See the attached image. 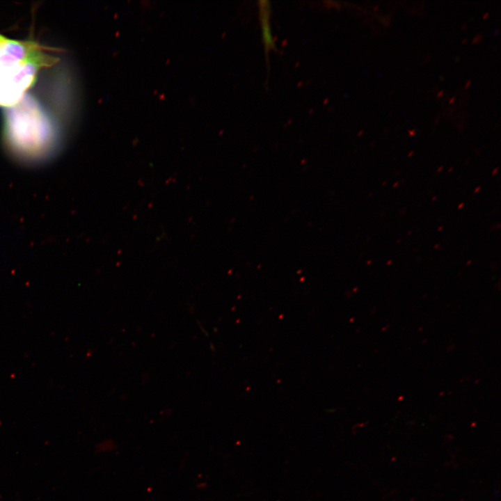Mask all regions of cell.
I'll use <instances>...</instances> for the list:
<instances>
[{
  "label": "cell",
  "mask_w": 501,
  "mask_h": 501,
  "mask_svg": "<svg viewBox=\"0 0 501 501\" xmlns=\"http://www.w3.org/2000/svg\"><path fill=\"white\" fill-rule=\"evenodd\" d=\"M2 136L10 154L26 164L46 161L59 144L58 129L49 113L27 93L3 109Z\"/></svg>",
  "instance_id": "1"
},
{
  "label": "cell",
  "mask_w": 501,
  "mask_h": 501,
  "mask_svg": "<svg viewBox=\"0 0 501 501\" xmlns=\"http://www.w3.org/2000/svg\"><path fill=\"white\" fill-rule=\"evenodd\" d=\"M56 56L45 52L10 70L0 72V107L7 108L20 101L35 82L38 72L54 65Z\"/></svg>",
  "instance_id": "2"
},
{
  "label": "cell",
  "mask_w": 501,
  "mask_h": 501,
  "mask_svg": "<svg viewBox=\"0 0 501 501\" xmlns=\"http://www.w3.org/2000/svg\"><path fill=\"white\" fill-rule=\"evenodd\" d=\"M51 48L31 40H19L6 37L0 40V72L10 70L34 59Z\"/></svg>",
  "instance_id": "3"
},
{
  "label": "cell",
  "mask_w": 501,
  "mask_h": 501,
  "mask_svg": "<svg viewBox=\"0 0 501 501\" xmlns=\"http://www.w3.org/2000/svg\"><path fill=\"white\" fill-rule=\"evenodd\" d=\"M260 3L263 42L266 51H269L274 46L269 23L270 6L266 1H261Z\"/></svg>",
  "instance_id": "4"
},
{
  "label": "cell",
  "mask_w": 501,
  "mask_h": 501,
  "mask_svg": "<svg viewBox=\"0 0 501 501\" xmlns=\"http://www.w3.org/2000/svg\"><path fill=\"white\" fill-rule=\"evenodd\" d=\"M482 40V35L477 34L472 40V43L475 44L480 42Z\"/></svg>",
  "instance_id": "5"
},
{
  "label": "cell",
  "mask_w": 501,
  "mask_h": 501,
  "mask_svg": "<svg viewBox=\"0 0 501 501\" xmlns=\"http://www.w3.org/2000/svg\"><path fill=\"white\" fill-rule=\"evenodd\" d=\"M470 84H471V80L470 79L466 82V86H465V89H468L470 87Z\"/></svg>",
  "instance_id": "6"
},
{
  "label": "cell",
  "mask_w": 501,
  "mask_h": 501,
  "mask_svg": "<svg viewBox=\"0 0 501 501\" xmlns=\"http://www.w3.org/2000/svg\"><path fill=\"white\" fill-rule=\"evenodd\" d=\"M408 133H409V135H410V136H414V135H415V131H414V130L408 131Z\"/></svg>",
  "instance_id": "7"
},
{
  "label": "cell",
  "mask_w": 501,
  "mask_h": 501,
  "mask_svg": "<svg viewBox=\"0 0 501 501\" xmlns=\"http://www.w3.org/2000/svg\"><path fill=\"white\" fill-rule=\"evenodd\" d=\"M489 15V13L487 12L483 15V19H486Z\"/></svg>",
  "instance_id": "8"
},
{
  "label": "cell",
  "mask_w": 501,
  "mask_h": 501,
  "mask_svg": "<svg viewBox=\"0 0 501 501\" xmlns=\"http://www.w3.org/2000/svg\"><path fill=\"white\" fill-rule=\"evenodd\" d=\"M443 93V90H440V91L438 93L437 97H440Z\"/></svg>",
  "instance_id": "9"
},
{
  "label": "cell",
  "mask_w": 501,
  "mask_h": 501,
  "mask_svg": "<svg viewBox=\"0 0 501 501\" xmlns=\"http://www.w3.org/2000/svg\"><path fill=\"white\" fill-rule=\"evenodd\" d=\"M466 27H467V24H464V25L463 26H461V29L464 30L466 29Z\"/></svg>",
  "instance_id": "10"
},
{
  "label": "cell",
  "mask_w": 501,
  "mask_h": 501,
  "mask_svg": "<svg viewBox=\"0 0 501 501\" xmlns=\"http://www.w3.org/2000/svg\"><path fill=\"white\" fill-rule=\"evenodd\" d=\"M454 100H455V97H452V98L450 100V103H452Z\"/></svg>",
  "instance_id": "11"
},
{
  "label": "cell",
  "mask_w": 501,
  "mask_h": 501,
  "mask_svg": "<svg viewBox=\"0 0 501 501\" xmlns=\"http://www.w3.org/2000/svg\"><path fill=\"white\" fill-rule=\"evenodd\" d=\"M5 37H6V36H4V35H3L2 34L0 33V40L4 38Z\"/></svg>",
  "instance_id": "12"
},
{
  "label": "cell",
  "mask_w": 501,
  "mask_h": 501,
  "mask_svg": "<svg viewBox=\"0 0 501 501\" xmlns=\"http://www.w3.org/2000/svg\"><path fill=\"white\" fill-rule=\"evenodd\" d=\"M466 42V38H464V40L462 41V44H464Z\"/></svg>",
  "instance_id": "13"
}]
</instances>
